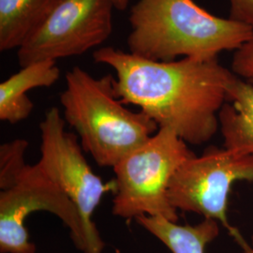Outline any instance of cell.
Instances as JSON below:
<instances>
[{
    "label": "cell",
    "mask_w": 253,
    "mask_h": 253,
    "mask_svg": "<svg viewBox=\"0 0 253 253\" xmlns=\"http://www.w3.org/2000/svg\"><path fill=\"white\" fill-rule=\"evenodd\" d=\"M114 5H115V9L118 10H125L128 6L129 0H113Z\"/></svg>",
    "instance_id": "obj_16"
},
{
    "label": "cell",
    "mask_w": 253,
    "mask_h": 253,
    "mask_svg": "<svg viewBox=\"0 0 253 253\" xmlns=\"http://www.w3.org/2000/svg\"><path fill=\"white\" fill-rule=\"evenodd\" d=\"M229 18L253 30V0H229Z\"/></svg>",
    "instance_id": "obj_15"
},
{
    "label": "cell",
    "mask_w": 253,
    "mask_h": 253,
    "mask_svg": "<svg viewBox=\"0 0 253 253\" xmlns=\"http://www.w3.org/2000/svg\"><path fill=\"white\" fill-rule=\"evenodd\" d=\"M65 122L59 109L52 107L46 112L40 125L42 143L38 164L77 208L86 236L84 253H101L103 244L92 215L103 195L115 190V183L104 184L92 171L77 138L66 131Z\"/></svg>",
    "instance_id": "obj_5"
},
{
    "label": "cell",
    "mask_w": 253,
    "mask_h": 253,
    "mask_svg": "<svg viewBox=\"0 0 253 253\" xmlns=\"http://www.w3.org/2000/svg\"><path fill=\"white\" fill-rule=\"evenodd\" d=\"M58 0H0V51L19 49Z\"/></svg>",
    "instance_id": "obj_11"
},
{
    "label": "cell",
    "mask_w": 253,
    "mask_h": 253,
    "mask_svg": "<svg viewBox=\"0 0 253 253\" xmlns=\"http://www.w3.org/2000/svg\"><path fill=\"white\" fill-rule=\"evenodd\" d=\"M252 244H253V247L251 245L248 244V243H245L244 245L241 246L244 253H253V235L252 236Z\"/></svg>",
    "instance_id": "obj_17"
},
{
    "label": "cell",
    "mask_w": 253,
    "mask_h": 253,
    "mask_svg": "<svg viewBox=\"0 0 253 253\" xmlns=\"http://www.w3.org/2000/svg\"><path fill=\"white\" fill-rule=\"evenodd\" d=\"M28 142L24 139L13 140L0 146V189L1 191L12 188L21 177L27 164L25 152Z\"/></svg>",
    "instance_id": "obj_13"
},
{
    "label": "cell",
    "mask_w": 253,
    "mask_h": 253,
    "mask_svg": "<svg viewBox=\"0 0 253 253\" xmlns=\"http://www.w3.org/2000/svg\"><path fill=\"white\" fill-rule=\"evenodd\" d=\"M232 73L253 86V36L235 50Z\"/></svg>",
    "instance_id": "obj_14"
},
{
    "label": "cell",
    "mask_w": 253,
    "mask_h": 253,
    "mask_svg": "<svg viewBox=\"0 0 253 253\" xmlns=\"http://www.w3.org/2000/svg\"><path fill=\"white\" fill-rule=\"evenodd\" d=\"M193 156L174 130L160 127L114 167L113 214L125 219L148 216L177 222V210L169 202L168 188L178 168Z\"/></svg>",
    "instance_id": "obj_4"
},
{
    "label": "cell",
    "mask_w": 253,
    "mask_h": 253,
    "mask_svg": "<svg viewBox=\"0 0 253 253\" xmlns=\"http://www.w3.org/2000/svg\"><path fill=\"white\" fill-rule=\"evenodd\" d=\"M240 180L253 181V154L210 146L178 168L170 181L168 199L176 210L221 222L235 237L239 232L228 221L227 206L233 184Z\"/></svg>",
    "instance_id": "obj_6"
},
{
    "label": "cell",
    "mask_w": 253,
    "mask_h": 253,
    "mask_svg": "<svg viewBox=\"0 0 253 253\" xmlns=\"http://www.w3.org/2000/svg\"><path fill=\"white\" fill-rule=\"evenodd\" d=\"M129 53L153 61L212 60L238 49L251 27L208 12L193 0H138L130 9Z\"/></svg>",
    "instance_id": "obj_2"
},
{
    "label": "cell",
    "mask_w": 253,
    "mask_h": 253,
    "mask_svg": "<svg viewBox=\"0 0 253 253\" xmlns=\"http://www.w3.org/2000/svg\"><path fill=\"white\" fill-rule=\"evenodd\" d=\"M93 58L115 70L118 99L140 107L159 127L171 128L194 145L217 132L218 113L234 74L217 58L153 61L112 46L98 49Z\"/></svg>",
    "instance_id": "obj_1"
},
{
    "label": "cell",
    "mask_w": 253,
    "mask_h": 253,
    "mask_svg": "<svg viewBox=\"0 0 253 253\" xmlns=\"http://www.w3.org/2000/svg\"><path fill=\"white\" fill-rule=\"evenodd\" d=\"M60 70L54 60H43L23 67L0 84V120L16 124L29 117L34 108L27 93L49 87L58 81Z\"/></svg>",
    "instance_id": "obj_9"
},
{
    "label": "cell",
    "mask_w": 253,
    "mask_h": 253,
    "mask_svg": "<svg viewBox=\"0 0 253 253\" xmlns=\"http://www.w3.org/2000/svg\"><path fill=\"white\" fill-rule=\"evenodd\" d=\"M136 221L163 242L172 253H205L219 234L218 221L205 217L196 225H179L163 217L141 216Z\"/></svg>",
    "instance_id": "obj_12"
},
{
    "label": "cell",
    "mask_w": 253,
    "mask_h": 253,
    "mask_svg": "<svg viewBox=\"0 0 253 253\" xmlns=\"http://www.w3.org/2000/svg\"><path fill=\"white\" fill-rule=\"evenodd\" d=\"M218 123L225 149L239 155L253 154V86L235 74L228 84Z\"/></svg>",
    "instance_id": "obj_10"
},
{
    "label": "cell",
    "mask_w": 253,
    "mask_h": 253,
    "mask_svg": "<svg viewBox=\"0 0 253 253\" xmlns=\"http://www.w3.org/2000/svg\"><path fill=\"white\" fill-rule=\"evenodd\" d=\"M113 0H58L17 52L20 66L80 55L108 40Z\"/></svg>",
    "instance_id": "obj_7"
},
{
    "label": "cell",
    "mask_w": 253,
    "mask_h": 253,
    "mask_svg": "<svg viewBox=\"0 0 253 253\" xmlns=\"http://www.w3.org/2000/svg\"><path fill=\"white\" fill-rule=\"evenodd\" d=\"M64 119L81 138L83 149L101 167H115L160 128L144 112L126 109L115 91V78H95L80 67L66 74L60 96Z\"/></svg>",
    "instance_id": "obj_3"
},
{
    "label": "cell",
    "mask_w": 253,
    "mask_h": 253,
    "mask_svg": "<svg viewBox=\"0 0 253 253\" xmlns=\"http://www.w3.org/2000/svg\"><path fill=\"white\" fill-rule=\"evenodd\" d=\"M37 211L51 212L59 217L70 229L76 248L85 252V231L77 208L36 163L27 165L18 182L0 193L1 253H36L25 220Z\"/></svg>",
    "instance_id": "obj_8"
}]
</instances>
